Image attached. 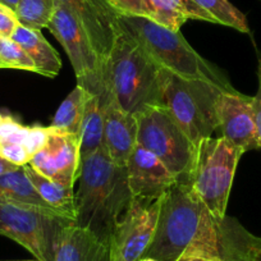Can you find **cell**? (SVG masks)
<instances>
[{
    "mask_svg": "<svg viewBox=\"0 0 261 261\" xmlns=\"http://www.w3.org/2000/svg\"><path fill=\"white\" fill-rule=\"evenodd\" d=\"M29 130L30 125H23L12 117L3 115V118L0 120V146L7 144H16L24 146L27 136H29Z\"/></svg>",
    "mask_w": 261,
    "mask_h": 261,
    "instance_id": "obj_26",
    "label": "cell"
},
{
    "mask_svg": "<svg viewBox=\"0 0 261 261\" xmlns=\"http://www.w3.org/2000/svg\"><path fill=\"white\" fill-rule=\"evenodd\" d=\"M0 60L6 63L9 69H22L36 73L34 60L11 37L0 36Z\"/></svg>",
    "mask_w": 261,
    "mask_h": 261,
    "instance_id": "obj_25",
    "label": "cell"
},
{
    "mask_svg": "<svg viewBox=\"0 0 261 261\" xmlns=\"http://www.w3.org/2000/svg\"><path fill=\"white\" fill-rule=\"evenodd\" d=\"M136 145V115L124 112L109 92L104 122V147L108 155L115 164L125 167Z\"/></svg>",
    "mask_w": 261,
    "mask_h": 261,
    "instance_id": "obj_15",
    "label": "cell"
},
{
    "mask_svg": "<svg viewBox=\"0 0 261 261\" xmlns=\"http://www.w3.org/2000/svg\"><path fill=\"white\" fill-rule=\"evenodd\" d=\"M80 144V136L53 128L46 145L32 156L29 164L49 179L67 187H73L81 170Z\"/></svg>",
    "mask_w": 261,
    "mask_h": 261,
    "instance_id": "obj_12",
    "label": "cell"
},
{
    "mask_svg": "<svg viewBox=\"0 0 261 261\" xmlns=\"http://www.w3.org/2000/svg\"><path fill=\"white\" fill-rule=\"evenodd\" d=\"M107 99L108 96L104 99L97 95H92L87 101L84 120H82L81 136H80L81 159L95 154L97 150L104 147V122Z\"/></svg>",
    "mask_w": 261,
    "mask_h": 261,
    "instance_id": "obj_19",
    "label": "cell"
},
{
    "mask_svg": "<svg viewBox=\"0 0 261 261\" xmlns=\"http://www.w3.org/2000/svg\"><path fill=\"white\" fill-rule=\"evenodd\" d=\"M0 201L31 205V206L49 210V212L59 213L50 207L41 199V196L39 195L35 186L27 177L23 167H21L16 172L0 175Z\"/></svg>",
    "mask_w": 261,
    "mask_h": 261,
    "instance_id": "obj_21",
    "label": "cell"
},
{
    "mask_svg": "<svg viewBox=\"0 0 261 261\" xmlns=\"http://www.w3.org/2000/svg\"><path fill=\"white\" fill-rule=\"evenodd\" d=\"M91 96V92L77 85L73 91L65 97V100H63L60 107L58 108L50 127L55 128L60 132H65V134L81 136L85 109H86V104Z\"/></svg>",
    "mask_w": 261,
    "mask_h": 261,
    "instance_id": "obj_22",
    "label": "cell"
},
{
    "mask_svg": "<svg viewBox=\"0 0 261 261\" xmlns=\"http://www.w3.org/2000/svg\"><path fill=\"white\" fill-rule=\"evenodd\" d=\"M36 261H37V260H36Z\"/></svg>",
    "mask_w": 261,
    "mask_h": 261,
    "instance_id": "obj_37",
    "label": "cell"
},
{
    "mask_svg": "<svg viewBox=\"0 0 261 261\" xmlns=\"http://www.w3.org/2000/svg\"><path fill=\"white\" fill-rule=\"evenodd\" d=\"M118 23L144 46L160 69L186 81L202 82L220 91L236 90L227 77L205 60L183 37L146 17L119 16Z\"/></svg>",
    "mask_w": 261,
    "mask_h": 261,
    "instance_id": "obj_4",
    "label": "cell"
},
{
    "mask_svg": "<svg viewBox=\"0 0 261 261\" xmlns=\"http://www.w3.org/2000/svg\"><path fill=\"white\" fill-rule=\"evenodd\" d=\"M19 168L21 167L13 164V163H11L9 160H7L6 158H3L2 155H0V175L7 174V173H11V172H16V170H18Z\"/></svg>",
    "mask_w": 261,
    "mask_h": 261,
    "instance_id": "obj_31",
    "label": "cell"
},
{
    "mask_svg": "<svg viewBox=\"0 0 261 261\" xmlns=\"http://www.w3.org/2000/svg\"><path fill=\"white\" fill-rule=\"evenodd\" d=\"M214 118L219 137L243 152L261 150L253 119L252 96L237 90L219 92L214 102Z\"/></svg>",
    "mask_w": 261,
    "mask_h": 261,
    "instance_id": "obj_11",
    "label": "cell"
},
{
    "mask_svg": "<svg viewBox=\"0 0 261 261\" xmlns=\"http://www.w3.org/2000/svg\"><path fill=\"white\" fill-rule=\"evenodd\" d=\"M147 7L150 19L172 31H179L188 19L217 24V21L195 0H147Z\"/></svg>",
    "mask_w": 261,
    "mask_h": 261,
    "instance_id": "obj_18",
    "label": "cell"
},
{
    "mask_svg": "<svg viewBox=\"0 0 261 261\" xmlns=\"http://www.w3.org/2000/svg\"><path fill=\"white\" fill-rule=\"evenodd\" d=\"M46 29L54 35L69 58L77 85L92 95L108 96L105 67L81 22L63 6L55 7Z\"/></svg>",
    "mask_w": 261,
    "mask_h": 261,
    "instance_id": "obj_9",
    "label": "cell"
},
{
    "mask_svg": "<svg viewBox=\"0 0 261 261\" xmlns=\"http://www.w3.org/2000/svg\"><path fill=\"white\" fill-rule=\"evenodd\" d=\"M137 144L156 155L178 183L190 182L197 147L159 105L136 113Z\"/></svg>",
    "mask_w": 261,
    "mask_h": 261,
    "instance_id": "obj_7",
    "label": "cell"
},
{
    "mask_svg": "<svg viewBox=\"0 0 261 261\" xmlns=\"http://www.w3.org/2000/svg\"><path fill=\"white\" fill-rule=\"evenodd\" d=\"M55 7V0H19L16 14L19 24L41 31L49 24Z\"/></svg>",
    "mask_w": 261,
    "mask_h": 261,
    "instance_id": "obj_23",
    "label": "cell"
},
{
    "mask_svg": "<svg viewBox=\"0 0 261 261\" xmlns=\"http://www.w3.org/2000/svg\"><path fill=\"white\" fill-rule=\"evenodd\" d=\"M54 261H110L109 245L91 230L72 223L59 233Z\"/></svg>",
    "mask_w": 261,
    "mask_h": 261,
    "instance_id": "obj_16",
    "label": "cell"
},
{
    "mask_svg": "<svg viewBox=\"0 0 261 261\" xmlns=\"http://www.w3.org/2000/svg\"><path fill=\"white\" fill-rule=\"evenodd\" d=\"M73 219L31 205L0 201V236L26 248L37 261H54L59 233Z\"/></svg>",
    "mask_w": 261,
    "mask_h": 261,
    "instance_id": "obj_8",
    "label": "cell"
},
{
    "mask_svg": "<svg viewBox=\"0 0 261 261\" xmlns=\"http://www.w3.org/2000/svg\"><path fill=\"white\" fill-rule=\"evenodd\" d=\"M107 3L119 16H137L150 18L147 0H107Z\"/></svg>",
    "mask_w": 261,
    "mask_h": 261,
    "instance_id": "obj_27",
    "label": "cell"
},
{
    "mask_svg": "<svg viewBox=\"0 0 261 261\" xmlns=\"http://www.w3.org/2000/svg\"><path fill=\"white\" fill-rule=\"evenodd\" d=\"M139 261H158V260H155V258H151V257H142L141 260Z\"/></svg>",
    "mask_w": 261,
    "mask_h": 261,
    "instance_id": "obj_35",
    "label": "cell"
},
{
    "mask_svg": "<svg viewBox=\"0 0 261 261\" xmlns=\"http://www.w3.org/2000/svg\"><path fill=\"white\" fill-rule=\"evenodd\" d=\"M11 39L16 41L34 60L36 73L51 79L59 74L62 69V59L40 30L29 29L18 24Z\"/></svg>",
    "mask_w": 261,
    "mask_h": 261,
    "instance_id": "obj_17",
    "label": "cell"
},
{
    "mask_svg": "<svg viewBox=\"0 0 261 261\" xmlns=\"http://www.w3.org/2000/svg\"><path fill=\"white\" fill-rule=\"evenodd\" d=\"M23 169L39 192V195L41 196V199L50 207L76 222V204H74L73 187H67V186L59 185V183L49 179L41 173L35 170L30 164L24 165Z\"/></svg>",
    "mask_w": 261,
    "mask_h": 261,
    "instance_id": "obj_20",
    "label": "cell"
},
{
    "mask_svg": "<svg viewBox=\"0 0 261 261\" xmlns=\"http://www.w3.org/2000/svg\"><path fill=\"white\" fill-rule=\"evenodd\" d=\"M257 91L255 96H252V112L253 119H255L256 125V134H257L258 141L261 145V57H257Z\"/></svg>",
    "mask_w": 261,
    "mask_h": 261,
    "instance_id": "obj_30",
    "label": "cell"
},
{
    "mask_svg": "<svg viewBox=\"0 0 261 261\" xmlns=\"http://www.w3.org/2000/svg\"><path fill=\"white\" fill-rule=\"evenodd\" d=\"M18 24L16 12L0 3V36L11 37Z\"/></svg>",
    "mask_w": 261,
    "mask_h": 261,
    "instance_id": "obj_29",
    "label": "cell"
},
{
    "mask_svg": "<svg viewBox=\"0 0 261 261\" xmlns=\"http://www.w3.org/2000/svg\"><path fill=\"white\" fill-rule=\"evenodd\" d=\"M74 192L76 224L109 245L115 225L132 201L125 167L115 164L105 147L84 158Z\"/></svg>",
    "mask_w": 261,
    "mask_h": 261,
    "instance_id": "obj_2",
    "label": "cell"
},
{
    "mask_svg": "<svg viewBox=\"0 0 261 261\" xmlns=\"http://www.w3.org/2000/svg\"><path fill=\"white\" fill-rule=\"evenodd\" d=\"M18 2L19 0H0V3L4 4V6H7V7H9V8L13 9L14 12H16L17 6H18Z\"/></svg>",
    "mask_w": 261,
    "mask_h": 261,
    "instance_id": "obj_32",
    "label": "cell"
},
{
    "mask_svg": "<svg viewBox=\"0 0 261 261\" xmlns=\"http://www.w3.org/2000/svg\"><path fill=\"white\" fill-rule=\"evenodd\" d=\"M162 199H134L109 240L110 261H139L151 245L159 220Z\"/></svg>",
    "mask_w": 261,
    "mask_h": 261,
    "instance_id": "obj_10",
    "label": "cell"
},
{
    "mask_svg": "<svg viewBox=\"0 0 261 261\" xmlns=\"http://www.w3.org/2000/svg\"><path fill=\"white\" fill-rule=\"evenodd\" d=\"M178 261H207V260H202V258H180Z\"/></svg>",
    "mask_w": 261,
    "mask_h": 261,
    "instance_id": "obj_33",
    "label": "cell"
},
{
    "mask_svg": "<svg viewBox=\"0 0 261 261\" xmlns=\"http://www.w3.org/2000/svg\"><path fill=\"white\" fill-rule=\"evenodd\" d=\"M195 2L217 21V24L230 27L243 34L250 32L245 14L228 0H195Z\"/></svg>",
    "mask_w": 261,
    "mask_h": 261,
    "instance_id": "obj_24",
    "label": "cell"
},
{
    "mask_svg": "<svg viewBox=\"0 0 261 261\" xmlns=\"http://www.w3.org/2000/svg\"><path fill=\"white\" fill-rule=\"evenodd\" d=\"M0 155L18 167H24L31 162V155L24 146L16 144H7L0 146Z\"/></svg>",
    "mask_w": 261,
    "mask_h": 261,
    "instance_id": "obj_28",
    "label": "cell"
},
{
    "mask_svg": "<svg viewBox=\"0 0 261 261\" xmlns=\"http://www.w3.org/2000/svg\"><path fill=\"white\" fill-rule=\"evenodd\" d=\"M118 19V18H117ZM163 69L119 23L107 62V86L124 112L136 114L159 105Z\"/></svg>",
    "mask_w": 261,
    "mask_h": 261,
    "instance_id": "obj_3",
    "label": "cell"
},
{
    "mask_svg": "<svg viewBox=\"0 0 261 261\" xmlns=\"http://www.w3.org/2000/svg\"><path fill=\"white\" fill-rule=\"evenodd\" d=\"M55 6L65 7L81 22L104 64L107 74V62L114 40L118 14L107 0H55Z\"/></svg>",
    "mask_w": 261,
    "mask_h": 261,
    "instance_id": "obj_14",
    "label": "cell"
},
{
    "mask_svg": "<svg viewBox=\"0 0 261 261\" xmlns=\"http://www.w3.org/2000/svg\"><path fill=\"white\" fill-rule=\"evenodd\" d=\"M0 69H9L8 65H7L6 63L2 62V60H0Z\"/></svg>",
    "mask_w": 261,
    "mask_h": 261,
    "instance_id": "obj_34",
    "label": "cell"
},
{
    "mask_svg": "<svg viewBox=\"0 0 261 261\" xmlns=\"http://www.w3.org/2000/svg\"><path fill=\"white\" fill-rule=\"evenodd\" d=\"M222 92L202 82L186 81L163 71L160 107L187 135L196 147L217 132L214 102Z\"/></svg>",
    "mask_w": 261,
    "mask_h": 261,
    "instance_id": "obj_5",
    "label": "cell"
},
{
    "mask_svg": "<svg viewBox=\"0 0 261 261\" xmlns=\"http://www.w3.org/2000/svg\"><path fill=\"white\" fill-rule=\"evenodd\" d=\"M144 257L261 261V237L236 218H217L188 183L177 182L163 196L156 233Z\"/></svg>",
    "mask_w": 261,
    "mask_h": 261,
    "instance_id": "obj_1",
    "label": "cell"
},
{
    "mask_svg": "<svg viewBox=\"0 0 261 261\" xmlns=\"http://www.w3.org/2000/svg\"><path fill=\"white\" fill-rule=\"evenodd\" d=\"M245 154L223 137L205 139L197 147L188 185L217 218H224L238 162Z\"/></svg>",
    "mask_w": 261,
    "mask_h": 261,
    "instance_id": "obj_6",
    "label": "cell"
},
{
    "mask_svg": "<svg viewBox=\"0 0 261 261\" xmlns=\"http://www.w3.org/2000/svg\"><path fill=\"white\" fill-rule=\"evenodd\" d=\"M127 180L134 199L158 200L177 183L164 163L139 144L128 159Z\"/></svg>",
    "mask_w": 261,
    "mask_h": 261,
    "instance_id": "obj_13",
    "label": "cell"
},
{
    "mask_svg": "<svg viewBox=\"0 0 261 261\" xmlns=\"http://www.w3.org/2000/svg\"><path fill=\"white\" fill-rule=\"evenodd\" d=\"M2 118H3V115H2V114H0V120H2Z\"/></svg>",
    "mask_w": 261,
    "mask_h": 261,
    "instance_id": "obj_36",
    "label": "cell"
}]
</instances>
